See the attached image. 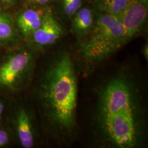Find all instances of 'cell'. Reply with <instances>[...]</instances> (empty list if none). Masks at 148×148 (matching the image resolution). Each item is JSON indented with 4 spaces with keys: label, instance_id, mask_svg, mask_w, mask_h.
Wrapping results in <instances>:
<instances>
[{
    "label": "cell",
    "instance_id": "cell-1",
    "mask_svg": "<svg viewBox=\"0 0 148 148\" xmlns=\"http://www.w3.org/2000/svg\"><path fill=\"white\" fill-rule=\"evenodd\" d=\"M99 71L83 98L78 137L82 132L92 148H147V88L142 70L127 62Z\"/></svg>",
    "mask_w": 148,
    "mask_h": 148
},
{
    "label": "cell",
    "instance_id": "cell-2",
    "mask_svg": "<svg viewBox=\"0 0 148 148\" xmlns=\"http://www.w3.org/2000/svg\"><path fill=\"white\" fill-rule=\"evenodd\" d=\"M79 74L73 53L66 49L37 58L25 93L36 112L43 142L63 148L78 138Z\"/></svg>",
    "mask_w": 148,
    "mask_h": 148
},
{
    "label": "cell",
    "instance_id": "cell-3",
    "mask_svg": "<svg viewBox=\"0 0 148 148\" xmlns=\"http://www.w3.org/2000/svg\"><path fill=\"white\" fill-rule=\"evenodd\" d=\"M128 42L126 30L118 18L96 12L92 30L78 41L77 53L73 54L79 74L84 77L91 74Z\"/></svg>",
    "mask_w": 148,
    "mask_h": 148
},
{
    "label": "cell",
    "instance_id": "cell-4",
    "mask_svg": "<svg viewBox=\"0 0 148 148\" xmlns=\"http://www.w3.org/2000/svg\"><path fill=\"white\" fill-rule=\"evenodd\" d=\"M11 49L0 58V93L9 97L26 92L38 58L37 53L27 45Z\"/></svg>",
    "mask_w": 148,
    "mask_h": 148
},
{
    "label": "cell",
    "instance_id": "cell-5",
    "mask_svg": "<svg viewBox=\"0 0 148 148\" xmlns=\"http://www.w3.org/2000/svg\"><path fill=\"white\" fill-rule=\"evenodd\" d=\"M5 122L13 134L16 145L34 148L42 143L36 112L25 93L10 97Z\"/></svg>",
    "mask_w": 148,
    "mask_h": 148
},
{
    "label": "cell",
    "instance_id": "cell-6",
    "mask_svg": "<svg viewBox=\"0 0 148 148\" xmlns=\"http://www.w3.org/2000/svg\"><path fill=\"white\" fill-rule=\"evenodd\" d=\"M64 29L51 12L45 13L42 22L26 41L27 45L36 53L44 52L62 38Z\"/></svg>",
    "mask_w": 148,
    "mask_h": 148
},
{
    "label": "cell",
    "instance_id": "cell-7",
    "mask_svg": "<svg viewBox=\"0 0 148 148\" xmlns=\"http://www.w3.org/2000/svg\"><path fill=\"white\" fill-rule=\"evenodd\" d=\"M148 14V0H133L117 17L124 27L129 41L143 32Z\"/></svg>",
    "mask_w": 148,
    "mask_h": 148
},
{
    "label": "cell",
    "instance_id": "cell-8",
    "mask_svg": "<svg viewBox=\"0 0 148 148\" xmlns=\"http://www.w3.org/2000/svg\"><path fill=\"white\" fill-rule=\"evenodd\" d=\"M44 14L42 11L29 8L17 16L15 27L21 37L25 42L41 25Z\"/></svg>",
    "mask_w": 148,
    "mask_h": 148
},
{
    "label": "cell",
    "instance_id": "cell-9",
    "mask_svg": "<svg viewBox=\"0 0 148 148\" xmlns=\"http://www.w3.org/2000/svg\"><path fill=\"white\" fill-rule=\"evenodd\" d=\"M96 11L89 6H82L71 19L70 31L81 40L92 30L95 23Z\"/></svg>",
    "mask_w": 148,
    "mask_h": 148
},
{
    "label": "cell",
    "instance_id": "cell-10",
    "mask_svg": "<svg viewBox=\"0 0 148 148\" xmlns=\"http://www.w3.org/2000/svg\"><path fill=\"white\" fill-rule=\"evenodd\" d=\"M21 39L11 18L0 10V48L16 47Z\"/></svg>",
    "mask_w": 148,
    "mask_h": 148
},
{
    "label": "cell",
    "instance_id": "cell-11",
    "mask_svg": "<svg viewBox=\"0 0 148 148\" xmlns=\"http://www.w3.org/2000/svg\"><path fill=\"white\" fill-rule=\"evenodd\" d=\"M133 0H95L98 11L112 16H120Z\"/></svg>",
    "mask_w": 148,
    "mask_h": 148
},
{
    "label": "cell",
    "instance_id": "cell-12",
    "mask_svg": "<svg viewBox=\"0 0 148 148\" xmlns=\"http://www.w3.org/2000/svg\"><path fill=\"white\" fill-rule=\"evenodd\" d=\"M59 15L65 20H71L76 12L83 6L85 0H54Z\"/></svg>",
    "mask_w": 148,
    "mask_h": 148
},
{
    "label": "cell",
    "instance_id": "cell-13",
    "mask_svg": "<svg viewBox=\"0 0 148 148\" xmlns=\"http://www.w3.org/2000/svg\"><path fill=\"white\" fill-rule=\"evenodd\" d=\"M15 145L13 134L6 122L0 123V148H10Z\"/></svg>",
    "mask_w": 148,
    "mask_h": 148
},
{
    "label": "cell",
    "instance_id": "cell-14",
    "mask_svg": "<svg viewBox=\"0 0 148 148\" xmlns=\"http://www.w3.org/2000/svg\"><path fill=\"white\" fill-rule=\"evenodd\" d=\"M10 102V97L0 93V123L5 122Z\"/></svg>",
    "mask_w": 148,
    "mask_h": 148
},
{
    "label": "cell",
    "instance_id": "cell-15",
    "mask_svg": "<svg viewBox=\"0 0 148 148\" xmlns=\"http://www.w3.org/2000/svg\"><path fill=\"white\" fill-rule=\"evenodd\" d=\"M28 2L32 5H45L49 2L50 0H27Z\"/></svg>",
    "mask_w": 148,
    "mask_h": 148
},
{
    "label": "cell",
    "instance_id": "cell-16",
    "mask_svg": "<svg viewBox=\"0 0 148 148\" xmlns=\"http://www.w3.org/2000/svg\"><path fill=\"white\" fill-rule=\"evenodd\" d=\"M142 53L143 54V57H144L145 59L148 62V43H145L142 49Z\"/></svg>",
    "mask_w": 148,
    "mask_h": 148
},
{
    "label": "cell",
    "instance_id": "cell-17",
    "mask_svg": "<svg viewBox=\"0 0 148 148\" xmlns=\"http://www.w3.org/2000/svg\"><path fill=\"white\" fill-rule=\"evenodd\" d=\"M15 1V0H0V2L5 4H12Z\"/></svg>",
    "mask_w": 148,
    "mask_h": 148
}]
</instances>
